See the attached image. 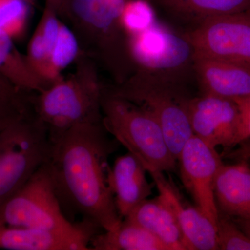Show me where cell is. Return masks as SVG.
<instances>
[{
  "label": "cell",
  "instance_id": "obj_25",
  "mask_svg": "<svg viewBox=\"0 0 250 250\" xmlns=\"http://www.w3.org/2000/svg\"><path fill=\"white\" fill-rule=\"evenodd\" d=\"M31 110V104L14 103L0 99V133Z\"/></svg>",
  "mask_w": 250,
  "mask_h": 250
},
{
  "label": "cell",
  "instance_id": "obj_11",
  "mask_svg": "<svg viewBox=\"0 0 250 250\" xmlns=\"http://www.w3.org/2000/svg\"><path fill=\"white\" fill-rule=\"evenodd\" d=\"M188 116L193 135L210 147L224 153L236 147L239 119L233 100L199 93L190 100Z\"/></svg>",
  "mask_w": 250,
  "mask_h": 250
},
{
  "label": "cell",
  "instance_id": "obj_7",
  "mask_svg": "<svg viewBox=\"0 0 250 250\" xmlns=\"http://www.w3.org/2000/svg\"><path fill=\"white\" fill-rule=\"evenodd\" d=\"M52 142L33 109L0 133V205L48 161Z\"/></svg>",
  "mask_w": 250,
  "mask_h": 250
},
{
  "label": "cell",
  "instance_id": "obj_5",
  "mask_svg": "<svg viewBox=\"0 0 250 250\" xmlns=\"http://www.w3.org/2000/svg\"><path fill=\"white\" fill-rule=\"evenodd\" d=\"M104 89L135 104L154 116L161 125L172 155L178 160L184 145L193 135L189 121L188 105L194 95L188 84L136 70L123 83Z\"/></svg>",
  "mask_w": 250,
  "mask_h": 250
},
{
  "label": "cell",
  "instance_id": "obj_21",
  "mask_svg": "<svg viewBox=\"0 0 250 250\" xmlns=\"http://www.w3.org/2000/svg\"><path fill=\"white\" fill-rule=\"evenodd\" d=\"M81 54L77 36L65 23L62 22L59 35L49 54L47 80L49 83L62 78V72Z\"/></svg>",
  "mask_w": 250,
  "mask_h": 250
},
{
  "label": "cell",
  "instance_id": "obj_24",
  "mask_svg": "<svg viewBox=\"0 0 250 250\" xmlns=\"http://www.w3.org/2000/svg\"><path fill=\"white\" fill-rule=\"evenodd\" d=\"M218 250H250V237L231 219L218 213L217 222Z\"/></svg>",
  "mask_w": 250,
  "mask_h": 250
},
{
  "label": "cell",
  "instance_id": "obj_13",
  "mask_svg": "<svg viewBox=\"0 0 250 250\" xmlns=\"http://www.w3.org/2000/svg\"><path fill=\"white\" fill-rule=\"evenodd\" d=\"M218 213L236 224L250 237V166L247 162L222 164L214 181Z\"/></svg>",
  "mask_w": 250,
  "mask_h": 250
},
{
  "label": "cell",
  "instance_id": "obj_20",
  "mask_svg": "<svg viewBox=\"0 0 250 250\" xmlns=\"http://www.w3.org/2000/svg\"><path fill=\"white\" fill-rule=\"evenodd\" d=\"M14 39L0 34V75L29 93H40L49 86L32 70L26 56L15 46Z\"/></svg>",
  "mask_w": 250,
  "mask_h": 250
},
{
  "label": "cell",
  "instance_id": "obj_6",
  "mask_svg": "<svg viewBox=\"0 0 250 250\" xmlns=\"http://www.w3.org/2000/svg\"><path fill=\"white\" fill-rule=\"evenodd\" d=\"M103 124L108 134L134 154L148 173L173 172L177 169L160 124L146 110L115 96L103 88Z\"/></svg>",
  "mask_w": 250,
  "mask_h": 250
},
{
  "label": "cell",
  "instance_id": "obj_19",
  "mask_svg": "<svg viewBox=\"0 0 250 250\" xmlns=\"http://www.w3.org/2000/svg\"><path fill=\"white\" fill-rule=\"evenodd\" d=\"M90 248L94 250H168L152 233L126 219H123L115 229L95 235Z\"/></svg>",
  "mask_w": 250,
  "mask_h": 250
},
{
  "label": "cell",
  "instance_id": "obj_8",
  "mask_svg": "<svg viewBox=\"0 0 250 250\" xmlns=\"http://www.w3.org/2000/svg\"><path fill=\"white\" fill-rule=\"evenodd\" d=\"M129 50L136 70L178 83H197L193 49L172 28L156 22L146 31L129 36Z\"/></svg>",
  "mask_w": 250,
  "mask_h": 250
},
{
  "label": "cell",
  "instance_id": "obj_22",
  "mask_svg": "<svg viewBox=\"0 0 250 250\" xmlns=\"http://www.w3.org/2000/svg\"><path fill=\"white\" fill-rule=\"evenodd\" d=\"M121 22L129 36L136 35L155 24V10L147 0H126Z\"/></svg>",
  "mask_w": 250,
  "mask_h": 250
},
{
  "label": "cell",
  "instance_id": "obj_28",
  "mask_svg": "<svg viewBox=\"0 0 250 250\" xmlns=\"http://www.w3.org/2000/svg\"><path fill=\"white\" fill-rule=\"evenodd\" d=\"M237 146L236 149L225 152L224 157L234 162H247L250 166V139Z\"/></svg>",
  "mask_w": 250,
  "mask_h": 250
},
{
  "label": "cell",
  "instance_id": "obj_29",
  "mask_svg": "<svg viewBox=\"0 0 250 250\" xmlns=\"http://www.w3.org/2000/svg\"><path fill=\"white\" fill-rule=\"evenodd\" d=\"M45 5L53 8L57 11L59 15L62 13L65 0H45Z\"/></svg>",
  "mask_w": 250,
  "mask_h": 250
},
{
  "label": "cell",
  "instance_id": "obj_10",
  "mask_svg": "<svg viewBox=\"0 0 250 250\" xmlns=\"http://www.w3.org/2000/svg\"><path fill=\"white\" fill-rule=\"evenodd\" d=\"M222 156L200 138L192 135L185 143L178 160L182 182L195 206L217 226L218 210L214 195V181Z\"/></svg>",
  "mask_w": 250,
  "mask_h": 250
},
{
  "label": "cell",
  "instance_id": "obj_2",
  "mask_svg": "<svg viewBox=\"0 0 250 250\" xmlns=\"http://www.w3.org/2000/svg\"><path fill=\"white\" fill-rule=\"evenodd\" d=\"M126 0H65L61 17L71 26L81 52L121 84L135 72L129 36L121 22Z\"/></svg>",
  "mask_w": 250,
  "mask_h": 250
},
{
  "label": "cell",
  "instance_id": "obj_18",
  "mask_svg": "<svg viewBox=\"0 0 250 250\" xmlns=\"http://www.w3.org/2000/svg\"><path fill=\"white\" fill-rule=\"evenodd\" d=\"M0 249L9 250H88L75 239L48 231L21 227L0 226Z\"/></svg>",
  "mask_w": 250,
  "mask_h": 250
},
{
  "label": "cell",
  "instance_id": "obj_30",
  "mask_svg": "<svg viewBox=\"0 0 250 250\" xmlns=\"http://www.w3.org/2000/svg\"><path fill=\"white\" fill-rule=\"evenodd\" d=\"M25 1L31 6H34L36 2V0H25Z\"/></svg>",
  "mask_w": 250,
  "mask_h": 250
},
{
  "label": "cell",
  "instance_id": "obj_23",
  "mask_svg": "<svg viewBox=\"0 0 250 250\" xmlns=\"http://www.w3.org/2000/svg\"><path fill=\"white\" fill-rule=\"evenodd\" d=\"M29 6L25 0H0V34L12 39L22 35L27 27Z\"/></svg>",
  "mask_w": 250,
  "mask_h": 250
},
{
  "label": "cell",
  "instance_id": "obj_9",
  "mask_svg": "<svg viewBox=\"0 0 250 250\" xmlns=\"http://www.w3.org/2000/svg\"><path fill=\"white\" fill-rule=\"evenodd\" d=\"M181 34L195 57L250 64V11L210 18Z\"/></svg>",
  "mask_w": 250,
  "mask_h": 250
},
{
  "label": "cell",
  "instance_id": "obj_27",
  "mask_svg": "<svg viewBox=\"0 0 250 250\" xmlns=\"http://www.w3.org/2000/svg\"><path fill=\"white\" fill-rule=\"evenodd\" d=\"M31 93L24 91L0 75V99L14 103L30 104Z\"/></svg>",
  "mask_w": 250,
  "mask_h": 250
},
{
  "label": "cell",
  "instance_id": "obj_3",
  "mask_svg": "<svg viewBox=\"0 0 250 250\" xmlns=\"http://www.w3.org/2000/svg\"><path fill=\"white\" fill-rule=\"evenodd\" d=\"M76 62L71 75L32 97L33 111L47 127L52 143L77 125L103 122L98 65L82 52Z\"/></svg>",
  "mask_w": 250,
  "mask_h": 250
},
{
  "label": "cell",
  "instance_id": "obj_16",
  "mask_svg": "<svg viewBox=\"0 0 250 250\" xmlns=\"http://www.w3.org/2000/svg\"><path fill=\"white\" fill-rule=\"evenodd\" d=\"M147 170L141 161L128 152L118 156L110 171L109 182L115 204L122 218L152 193Z\"/></svg>",
  "mask_w": 250,
  "mask_h": 250
},
{
  "label": "cell",
  "instance_id": "obj_12",
  "mask_svg": "<svg viewBox=\"0 0 250 250\" xmlns=\"http://www.w3.org/2000/svg\"><path fill=\"white\" fill-rule=\"evenodd\" d=\"M159 197L173 213L183 233L188 250H218L217 226L201 210L184 201L178 189L164 172H149Z\"/></svg>",
  "mask_w": 250,
  "mask_h": 250
},
{
  "label": "cell",
  "instance_id": "obj_17",
  "mask_svg": "<svg viewBox=\"0 0 250 250\" xmlns=\"http://www.w3.org/2000/svg\"><path fill=\"white\" fill-rule=\"evenodd\" d=\"M124 219L146 229L168 250H188L175 217L159 196L141 202Z\"/></svg>",
  "mask_w": 250,
  "mask_h": 250
},
{
  "label": "cell",
  "instance_id": "obj_15",
  "mask_svg": "<svg viewBox=\"0 0 250 250\" xmlns=\"http://www.w3.org/2000/svg\"><path fill=\"white\" fill-rule=\"evenodd\" d=\"M172 29L187 32L216 16L250 11V0H147Z\"/></svg>",
  "mask_w": 250,
  "mask_h": 250
},
{
  "label": "cell",
  "instance_id": "obj_4",
  "mask_svg": "<svg viewBox=\"0 0 250 250\" xmlns=\"http://www.w3.org/2000/svg\"><path fill=\"white\" fill-rule=\"evenodd\" d=\"M1 225L57 233L89 247L90 241L100 228L86 219L73 223L67 218L47 162L21 189L0 205Z\"/></svg>",
  "mask_w": 250,
  "mask_h": 250
},
{
  "label": "cell",
  "instance_id": "obj_1",
  "mask_svg": "<svg viewBox=\"0 0 250 250\" xmlns=\"http://www.w3.org/2000/svg\"><path fill=\"white\" fill-rule=\"evenodd\" d=\"M108 134L103 122L73 126L52 143L47 161L62 208L67 207L104 231L123 221L110 186L108 163L119 143Z\"/></svg>",
  "mask_w": 250,
  "mask_h": 250
},
{
  "label": "cell",
  "instance_id": "obj_14",
  "mask_svg": "<svg viewBox=\"0 0 250 250\" xmlns=\"http://www.w3.org/2000/svg\"><path fill=\"white\" fill-rule=\"evenodd\" d=\"M194 72L200 94L233 101L250 95V64L195 57Z\"/></svg>",
  "mask_w": 250,
  "mask_h": 250
},
{
  "label": "cell",
  "instance_id": "obj_26",
  "mask_svg": "<svg viewBox=\"0 0 250 250\" xmlns=\"http://www.w3.org/2000/svg\"><path fill=\"white\" fill-rule=\"evenodd\" d=\"M238 110L236 146L250 139V95L235 100Z\"/></svg>",
  "mask_w": 250,
  "mask_h": 250
}]
</instances>
